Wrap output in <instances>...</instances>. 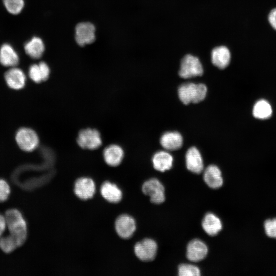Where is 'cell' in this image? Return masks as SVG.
Instances as JSON below:
<instances>
[{
  "label": "cell",
  "instance_id": "obj_1",
  "mask_svg": "<svg viewBox=\"0 0 276 276\" xmlns=\"http://www.w3.org/2000/svg\"><path fill=\"white\" fill-rule=\"evenodd\" d=\"M4 217L9 234L15 239L18 247L21 246L27 237V223L22 214L16 209H10Z\"/></svg>",
  "mask_w": 276,
  "mask_h": 276
},
{
  "label": "cell",
  "instance_id": "obj_2",
  "mask_svg": "<svg viewBox=\"0 0 276 276\" xmlns=\"http://www.w3.org/2000/svg\"><path fill=\"white\" fill-rule=\"evenodd\" d=\"M206 93L207 87L202 83H184L178 89V97L182 103L186 105L200 102L204 99Z\"/></svg>",
  "mask_w": 276,
  "mask_h": 276
},
{
  "label": "cell",
  "instance_id": "obj_3",
  "mask_svg": "<svg viewBox=\"0 0 276 276\" xmlns=\"http://www.w3.org/2000/svg\"><path fill=\"white\" fill-rule=\"evenodd\" d=\"M203 72L199 59L191 55H187L181 61L179 75L181 78L188 79L200 76Z\"/></svg>",
  "mask_w": 276,
  "mask_h": 276
},
{
  "label": "cell",
  "instance_id": "obj_4",
  "mask_svg": "<svg viewBox=\"0 0 276 276\" xmlns=\"http://www.w3.org/2000/svg\"><path fill=\"white\" fill-rule=\"evenodd\" d=\"M133 250L135 256L140 260L149 262L155 258L157 245L154 240L146 238L136 243L133 247Z\"/></svg>",
  "mask_w": 276,
  "mask_h": 276
},
{
  "label": "cell",
  "instance_id": "obj_5",
  "mask_svg": "<svg viewBox=\"0 0 276 276\" xmlns=\"http://www.w3.org/2000/svg\"><path fill=\"white\" fill-rule=\"evenodd\" d=\"M142 191L150 197L152 203L160 204L165 200L164 187L156 178H151L145 181L142 185Z\"/></svg>",
  "mask_w": 276,
  "mask_h": 276
},
{
  "label": "cell",
  "instance_id": "obj_6",
  "mask_svg": "<svg viewBox=\"0 0 276 276\" xmlns=\"http://www.w3.org/2000/svg\"><path fill=\"white\" fill-rule=\"evenodd\" d=\"M15 139L20 148L27 152L35 150L39 144V138L36 133L28 128L19 129L16 134Z\"/></svg>",
  "mask_w": 276,
  "mask_h": 276
},
{
  "label": "cell",
  "instance_id": "obj_7",
  "mask_svg": "<svg viewBox=\"0 0 276 276\" xmlns=\"http://www.w3.org/2000/svg\"><path fill=\"white\" fill-rule=\"evenodd\" d=\"M102 142L100 133L95 129H82L79 132L77 137L78 145L86 149H96L101 146Z\"/></svg>",
  "mask_w": 276,
  "mask_h": 276
},
{
  "label": "cell",
  "instance_id": "obj_8",
  "mask_svg": "<svg viewBox=\"0 0 276 276\" xmlns=\"http://www.w3.org/2000/svg\"><path fill=\"white\" fill-rule=\"evenodd\" d=\"M136 228L135 219L128 214H122L118 217L114 222V229L117 234L122 239L131 238Z\"/></svg>",
  "mask_w": 276,
  "mask_h": 276
},
{
  "label": "cell",
  "instance_id": "obj_9",
  "mask_svg": "<svg viewBox=\"0 0 276 276\" xmlns=\"http://www.w3.org/2000/svg\"><path fill=\"white\" fill-rule=\"evenodd\" d=\"M96 190L95 182L91 178L82 177L78 178L75 182L74 193L81 200H87L92 198Z\"/></svg>",
  "mask_w": 276,
  "mask_h": 276
},
{
  "label": "cell",
  "instance_id": "obj_10",
  "mask_svg": "<svg viewBox=\"0 0 276 276\" xmlns=\"http://www.w3.org/2000/svg\"><path fill=\"white\" fill-rule=\"evenodd\" d=\"M95 27L89 22L79 23L75 28V40L80 46L93 43L96 38Z\"/></svg>",
  "mask_w": 276,
  "mask_h": 276
},
{
  "label": "cell",
  "instance_id": "obj_11",
  "mask_svg": "<svg viewBox=\"0 0 276 276\" xmlns=\"http://www.w3.org/2000/svg\"><path fill=\"white\" fill-rule=\"evenodd\" d=\"M208 248L206 245L199 239L191 240L187 247V257L190 261L197 262L206 256Z\"/></svg>",
  "mask_w": 276,
  "mask_h": 276
},
{
  "label": "cell",
  "instance_id": "obj_12",
  "mask_svg": "<svg viewBox=\"0 0 276 276\" xmlns=\"http://www.w3.org/2000/svg\"><path fill=\"white\" fill-rule=\"evenodd\" d=\"M100 191L102 197L109 203H118L123 198L121 189L116 184L108 181L102 183Z\"/></svg>",
  "mask_w": 276,
  "mask_h": 276
},
{
  "label": "cell",
  "instance_id": "obj_13",
  "mask_svg": "<svg viewBox=\"0 0 276 276\" xmlns=\"http://www.w3.org/2000/svg\"><path fill=\"white\" fill-rule=\"evenodd\" d=\"M186 164L187 169L193 173L199 174L202 171L203 160L196 148L192 147L188 150L186 154Z\"/></svg>",
  "mask_w": 276,
  "mask_h": 276
},
{
  "label": "cell",
  "instance_id": "obj_14",
  "mask_svg": "<svg viewBox=\"0 0 276 276\" xmlns=\"http://www.w3.org/2000/svg\"><path fill=\"white\" fill-rule=\"evenodd\" d=\"M5 79L7 85L16 90L23 88L26 80L24 72L15 66L11 67L6 72Z\"/></svg>",
  "mask_w": 276,
  "mask_h": 276
},
{
  "label": "cell",
  "instance_id": "obj_15",
  "mask_svg": "<svg viewBox=\"0 0 276 276\" xmlns=\"http://www.w3.org/2000/svg\"><path fill=\"white\" fill-rule=\"evenodd\" d=\"M124 155L123 148L116 144L108 146L104 149L103 153L105 162L112 167L119 166L122 162Z\"/></svg>",
  "mask_w": 276,
  "mask_h": 276
},
{
  "label": "cell",
  "instance_id": "obj_16",
  "mask_svg": "<svg viewBox=\"0 0 276 276\" xmlns=\"http://www.w3.org/2000/svg\"><path fill=\"white\" fill-rule=\"evenodd\" d=\"M203 179L205 183L212 189L219 188L223 183L220 170L214 165L209 166L205 169Z\"/></svg>",
  "mask_w": 276,
  "mask_h": 276
},
{
  "label": "cell",
  "instance_id": "obj_17",
  "mask_svg": "<svg viewBox=\"0 0 276 276\" xmlns=\"http://www.w3.org/2000/svg\"><path fill=\"white\" fill-rule=\"evenodd\" d=\"M160 143L166 150L174 151L181 148L183 143V139L181 135L178 132H167L161 136Z\"/></svg>",
  "mask_w": 276,
  "mask_h": 276
},
{
  "label": "cell",
  "instance_id": "obj_18",
  "mask_svg": "<svg viewBox=\"0 0 276 276\" xmlns=\"http://www.w3.org/2000/svg\"><path fill=\"white\" fill-rule=\"evenodd\" d=\"M19 62V57L14 49L9 43L3 44L0 48V63L7 67H14Z\"/></svg>",
  "mask_w": 276,
  "mask_h": 276
},
{
  "label": "cell",
  "instance_id": "obj_19",
  "mask_svg": "<svg viewBox=\"0 0 276 276\" xmlns=\"http://www.w3.org/2000/svg\"><path fill=\"white\" fill-rule=\"evenodd\" d=\"M211 59L215 66L220 69L225 68L230 62V52L225 47H216L212 51Z\"/></svg>",
  "mask_w": 276,
  "mask_h": 276
},
{
  "label": "cell",
  "instance_id": "obj_20",
  "mask_svg": "<svg viewBox=\"0 0 276 276\" xmlns=\"http://www.w3.org/2000/svg\"><path fill=\"white\" fill-rule=\"evenodd\" d=\"M202 226L207 234L214 236L221 230L222 225L220 219L217 216L209 213L204 216L202 220Z\"/></svg>",
  "mask_w": 276,
  "mask_h": 276
},
{
  "label": "cell",
  "instance_id": "obj_21",
  "mask_svg": "<svg viewBox=\"0 0 276 276\" xmlns=\"http://www.w3.org/2000/svg\"><path fill=\"white\" fill-rule=\"evenodd\" d=\"M50 70L48 65L44 62L31 65L29 69V76L31 79L36 83H39L47 80L49 77Z\"/></svg>",
  "mask_w": 276,
  "mask_h": 276
},
{
  "label": "cell",
  "instance_id": "obj_22",
  "mask_svg": "<svg viewBox=\"0 0 276 276\" xmlns=\"http://www.w3.org/2000/svg\"><path fill=\"white\" fill-rule=\"evenodd\" d=\"M26 54L32 59L40 58L45 49L42 40L38 37H33L27 42L24 46Z\"/></svg>",
  "mask_w": 276,
  "mask_h": 276
},
{
  "label": "cell",
  "instance_id": "obj_23",
  "mask_svg": "<svg viewBox=\"0 0 276 276\" xmlns=\"http://www.w3.org/2000/svg\"><path fill=\"white\" fill-rule=\"evenodd\" d=\"M154 168L160 172L170 169L172 166L173 157L168 152L161 151L156 152L152 157Z\"/></svg>",
  "mask_w": 276,
  "mask_h": 276
},
{
  "label": "cell",
  "instance_id": "obj_24",
  "mask_svg": "<svg viewBox=\"0 0 276 276\" xmlns=\"http://www.w3.org/2000/svg\"><path fill=\"white\" fill-rule=\"evenodd\" d=\"M272 109L269 102L265 99L257 101L252 108V114L255 118L260 120L269 119L272 115Z\"/></svg>",
  "mask_w": 276,
  "mask_h": 276
},
{
  "label": "cell",
  "instance_id": "obj_25",
  "mask_svg": "<svg viewBox=\"0 0 276 276\" xmlns=\"http://www.w3.org/2000/svg\"><path fill=\"white\" fill-rule=\"evenodd\" d=\"M18 247L16 240L11 235L0 237V248L4 252L10 253Z\"/></svg>",
  "mask_w": 276,
  "mask_h": 276
},
{
  "label": "cell",
  "instance_id": "obj_26",
  "mask_svg": "<svg viewBox=\"0 0 276 276\" xmlns=\"http://www.w3.org/2000/svg\"><path fill=\"white\" fill-rule=\"evenodd\" d=\"M6 10L12 14H18L24 7V0H3Z\"/></svg>",
  "mask_w": 276,
  "mask_h": 276
},
{
  "label": "cell",
  "instance_id": "obj_27",
  "mask_svg": "<svg viewBox=\"0 0 276 276\" xmlns=\"http://www.w3.org/2000/svg\"><path fill=\"white\" fill-rule=\"evenodd\" d=\"M178 273L179 276H199L200 275V270L195 265L182 264L178 268Z\"/></svg>",
  "mask_w": 276,
  "mask_h": 276
},
{
  "label": "cell",
  "instance_id": "obj_28",
  "mask_svg": "<svg viewBox=\"0 0 276 276\" xmlns=\"http://www.w3.org/2000/svg\"><path fill=\"white\" fill-rule=\"evenodd\" d=\"M264 228L267 236L276 239V218L266 220L264 223Z\"/></svg>",
  "mask_w": 276,
  "mask_h": 276
},
{
  "label": "cell",
  "instance_id": "obj_29",
  "mask_svg": "<svg viewBox=\"0 0 276 276\" xmlns=\"http://www.w3.org/2000/svg\"><path fill=\"white\" fill-rule=\"evenodd\" d=\"M10 193V188L4 179H0V202L6 200Z\"/></svg>",
  "mask_w": 276,
  "mask_h": 276
},
{
  "label": "cell",
  "instance_id": "obj_30",
  "mask_svg": "<svg viewBox=\"0 0 276 276\" xmlns=\"http://www.w3.org/2000/svg\"><path fill=\"white\" fill-rule=\"evenodd\" d=\"M268 19L271 26L276 30V8L271 10L269 13Z\"/></svg>",
  "mask_w": 276,
  "mask_h": 276
},
{
  "label": "cell",
  "instance_id": "obj_31",
  "mask_svg": "<svg viewBox=\"0 0 276 276\" xmlns=\"http://www.w3.org/2000/svg\"><path fill=\"white\" fill-rule=\"evenodd\" d=\"M6 227L5 217L0 214V237L2 236Z\"/></svg>",
  "mask_w": 276,
  "mask_h": 276
}]
</instances>
